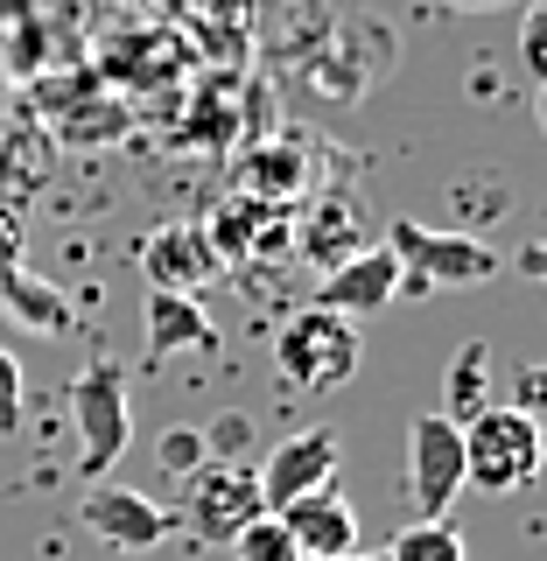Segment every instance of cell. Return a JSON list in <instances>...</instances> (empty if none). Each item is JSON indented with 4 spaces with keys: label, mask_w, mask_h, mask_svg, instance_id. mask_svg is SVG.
<instances>
[{
    "label": "cell",
    "mask_w": 547,
    "mask_h": 561,
    "mask_svg": "<svg viewBox=\"0 0 547 561\" xmlns=\"http://www.w3.org/2000/svg\"><path fill=\"white\" fill-rule=\"evenodd\" d=\"M464 428V484L491 491V499H513L540 478V414H520V408H478L470 421H456Z\"/></svg>",
    "instance_id": "6da1fadb"
},
{
    "label": "cell",
    "mask_w": 547,
    "mask_h": 561,
    "mask_svg": "<svg viewBox=\"0 0 547 561\" xmlns=\"http://www.w3.org/2000/svg\"><path fill=\"white\" fill-rule=\"evenodd\" d=\"M365 358V337L351 316H330V309H295L288 323L274 330V373L295 386V393H338V386L358 373Z\"/></svg>",
    "instance_id": "7a4b0ae2"
},
{
    "label": "cell",
    "mask_w": 547,
    "mask_h": 561,
    "mask_svg": "<svg viewBox=\"0 0 547 561\" xmlns=\"http://www.w3.org/2000/svg\"><path fill=\"white\" fill-rule=\"evenodd\" d=\"M386 253L400 267V295H429V288H485L499 274V253L470 232H435L421 218H394Z\"/></svg>",
    "instance_id": "3957f363"
},
{
    "label": "cell",
    "mask_w": 547,
    "mask_h": 561,
    "mask_svg": "<svg viewBox=\"0 0 547 561\" xmlns=\"http://www.w3.org/2000/svg\"><path fill=\"white\" fill-rule=\"evenodd\" d=\"M70 421H78V463H84V478H105V470L127 456V435H134L127 365L99 351V358L70 379Z\"/></svg>",
    "instance_id": "277c9868"
},
{
    "label": "cell",
    "mask_w": 547,
    "mask_h": 561,
    "mask_svg": "<svg viewBox=\"0 0 547 561\" xmlns=\"http://www.w3.org/2000/svg\"><path fill=\"white\" fill-rule=\"evenodd\" d=\"M267 505H260V470L253 463H225V456H204L183 478V526L197 540H232L239 526H253Z\"/></svg>",
    "instance_id": "5b68a950"
},
{
    "label": "cell",
    "mask_w": 547,
    "mask_h": 561,
    "mask_svg": "<svg viewBox=\"0 0 547 561\" xmlns=\"http://www.w3.org/2000/svg\"><path fill=\"white\" fill-rule=\"evenodd\" d=\"M456 491H464V428L429 408L408 421V499L421 519H449Z\"/></svg>",
    "instance_id": "8992f818"
},
{
    "label": "cell",
    "mask_w": 547,
    "mask_h": 561,
    "mask_svg": "<svg viewBox=\"0 0 547 561\" xmlns=\"http://www.w3.org/2000/svg\"><path fill=\"white\" fill-rule=\"evenodd\" d=\"M338 463H344V443L330 428H303L288 435V443L267 449V463H260V505L281 513L288 499H309V491L338 484Z\"/></svg>",
    "instance_id": "52a82bcc"
},
{
    "label": "cell",
    "mask_w": 547,
    "mask_h": 561,
    "mask_svg": "<svg viewBox=\"0 0 547 561\" xmlns=\"http://www.w3.org/2000/svg\"><path fill=\"white\" fill-rule=\"evenodd\" d=\"M78 519L92 526L105 548H127V554L134 548H162V540L175 534V513L155 505L148 491H134V484H92L84 505H78Z\"/></svg>",
    "instance_id": "ba28073f"
},
{
    "label": "cell",
    "mask_w": 547,
    "mask_h": 561,
    "mask_svg": "<svg viewBox=\"0 0 547 561\" xmlns=\"http://www.w3.org/2000/svg\"><path fill=\"white\" fill-rule=\"evenodd\" d=\"M386 302H400V267H394V253L386 245H358L351 260H338V267L323 274V288H316V309H330V316H379Z\"/></svg>",
    "instance_id": "9c48e42d"
},
{
    "label": "cell",
    "mask_w": 547,
    "mask_h": 561,
    "mask_svg": "<svg viewBox=\"0 0 547 561\" xmlns=\"http://www.w3.org/2000/svg\"><path fill=\"white\" fill-rule=\"evenodd\" d=\"M274 519L288 526V540H295V554H303V561H323V554H351V548H358V513L344 505L338 484L309 491V499H288Z\"/></svg>",
    "instance_id": "30bf717a"
},
{
    "label": "cell",
    "mask_w": 547,
    "mask_h": 561,
    "mask_svg": "<svg viewBox=\"0 0 547 561\" xmlns=\"http://www.w3.org/2000/svg\"><path fill=\"white\" fill-rule=\"evenodd\" d=\"M140 330H148V358H190V351L218 344L204 302L183 295V288H148L140 295Z\"/></svg>",
    "instance_id": "8fae6325"
},
{
    "label": "cell",
    "mask_w": 547,
    "mask_h": 561,
    "mask_svg": "<svg viewBox=\"0 0 547 561\" xmlns=\"http://www.w3.org/2000/svg\"><path fill=\"white\" fill-rule=\"evenodd\" d=\"M0 309H8L22 330H43V337H70V330H78L70 295L57 288V280H35L22 267H0Z\"/></svg>",
    "instance_id": "7c38bea8"
},
{
    "label": "cell",
    "mask_w": 547,
    "mask_h": 561,
    "mask_svg": "<svg viewBox=\"0 0 547 561\" xmlns=\"http://www.w3.org/2000/svg\"><path fill=\"white\" fill-rule=\"evenodd\" d=\"M190 280H210V245L190 232V225H175V232H162L148 245V288H183Z\"/></svg>",
    "instance_id": "4fadbf2b"
},
{
    "label": "cell",
    "mask_w": 547,
    "mask_h": 561,
    "mask_svg": "<svg viewBox=\"0 0 547 561\" xmlns=\"http://www.w3.org/2000/svg\"><path fill=\"white\" fill-rule=\"evenodd\" d=\"M351 225H358V210H351V197H330V204H323V210H316V218L303 225V253H309V260H323V274L338 267V260H351V253H358V245H351V239H358Z\"/></svg>",
    "instance_id": "5bb4252c"
},
{
    "label": "cell",
    "mask_w": 547,
    "mask_h": 561,
    "mask_svg": "<svg viewBox=\"0 0 547 561\" xmlns=\"http://www.w3.org/2000/svg\"><path fill=\"white\" fill-rule=\"evenodd\" d=\"M386 561H470V548L449 519H414L386 540Z\"/></svg>",
    "instance_id": "9a60e30c"
},
{
    "label": "cell",
    "mask_w": 547,
    "mask_h": 561,
    "mask_svg": "<svg viewBox=\"0 0 547 561\" xmlns=\"http://www.w3.org/2000/svg\"><path fill=\"white\" fill-rule=\"evenodd\" d=\"M485 358H491V344H464V351H456V365H449V421H470L478 408H491Z\"/></svg>",
    "instance_id": "2e32d148"
},
{
    "label": "cell",
    "mask_w": 547,
    "mask_h": 561,
    "mask_svg": "<svg viewBox=\"0 0 547 561\" xmlns=\"http://www.w3.org/2000/svg\"><path fill=\"white\" fill-rule=\"evenodd\" d=\"M225 548H232V561H303V554H295V540H288V526H281L274 513H260L253 526H239Z\"/></svg>",
    "instance_id": "e0dca14e"
},
{
    "label": "cell",
    "mask_w": 547,
    "mask_h": 561,
    "mask_svg": "<svg viewBox=\"0 0 547 561\" xmlns=\"http://www.w3.org/2000/svg\"><path fill=\"white\" fill-rule=\"evenodd\" d=\"M295 162H303L295 148H260V154H253V175H246V183L267 190V197H288V190L303 183V169H295Z\"/></svg>",
    "instance_id": "ac0fdd59"
},
{
    "label": "cell",
    "mask_w": 547,
    "mask_h": 561,
    "mask_svg": "<svg viewBox=\"0 0 547 561\" xmlns=\"http://www.w3.org/2000/svg\"><path fill=\"white\" fill-rule=\"evenodd\" d=\"M204 456H210V449H204V428H169L162 443H155V463H162L169 478H190Z\"/></svg>",
    "instance_id": "d6986e66"
},
{
    "label": "cell",
    "mask_w": 547,
    "mask_h": 561,
    "mask_svg": "<svg viewBox=\"0 0 547 561\" xmlns=\"http://www.w3.org/2000/svg\"><path fill=\"white\" fill-rule=\"evenodd\" d=\"M204 449L225 456V463H246V449H253V421H246V414H218L204 428Z\"/></svg>",
    "instance_id": "ffe728a7"
},
{
    "label": "cell",
    "mask_w": 547,
    "mask_h": 561,
    "mask_svg": "<svg viewBox=\"0 0 547 561\" xmlns=\"http://www.w3.org/2000/svg\"><path fill=\"white\" fill-rule=\"evenodd\" d=\"M520 70L526 78H547V0H534V8H526V22H520Z\"/></svg>",
    "instance_id": "44dd1931"
},
{
    "label": "cell",
    "mask_w": 547,
    "mask_h": 561,
    "mask_svg": "<svg viewBox=\"0 0 547 561\" xmlns=\"http://www.w3.org/2000/svg\"><path fill=\"white\" fill-rule=\"evenodd\" d=\"M22 393H29V386H22V358L0 344V435L22 428Z\"/></svg>",
    "instance_id": "7402d4cb"
},
{
    "label": "cell",
    "mask_w": 547,
    "mask_h": 561,
    "mask_svg": "<svg viewBox=\"0 0 547 561\" xmlns=\"http://www.w3.org/2000/svg\"><path fill=\"white\" fill-rule=\"evenodd\" d=\"M323 561H386V548H351V554H323Z\"/></svg>",
    "instance_id": "603a6c76"
},
{
    "label": "cell",
    "mask_w": 547,
    "mask_h": 561,
    "mask_svg": "<svg viewBox=\"0 0 547 561\" xmlns=\"http://www.w3.org/2000/svg\"><path fill=\"white\" fill-rule=\"evenodd\" d=\"M443 8H456V14H485V8H499V0H443Z\"/></svg>",
    "instance_id": "cb8c5ba5"
},
{
    "label": "cell",
    "mask_w": 547,
    "mask_h": 561,
    "mask_svg": "<svg viewBox=\"0 0 547 561\" xmlns=\"http://www.w3.org/2000/svg\"><path fill=\"white\" fill-rule=\"evenodd\" d=\"M197 8H204V14H239L246 0H197Z\"/></svg>",
    "instance_id": "d4e9b609"
}]
</instances>
